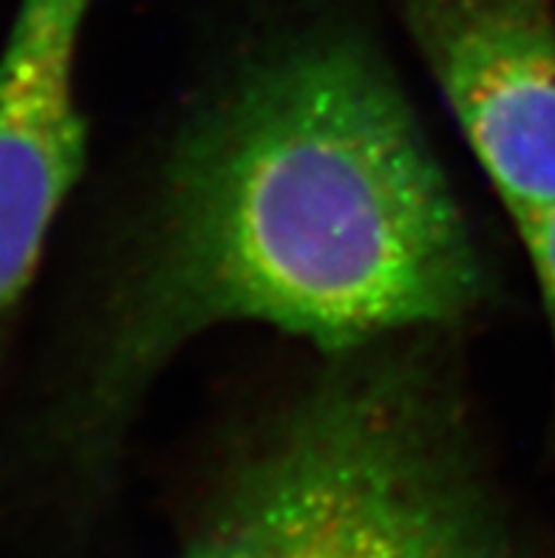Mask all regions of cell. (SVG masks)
<instances>
[{
    "label": "cell",
    "mask_w": 555,
    "mask_h": 558,
    "mask_svg": "<svg viewBox=\"0 0 555 558\" xmlns=\"http://www.w3.org/2000/svg\"><path fill=\"white\" fill-rule=\"evenodd\" d=\"M493 281L372 35L283 28L202 94L111 269L60 437L80 522L113 488L140 403L188 343L264 324L321 354L443 335Z\"/></svg>",
    "instance_id": "6da1fadb"
},
{
    "label": "cell",
    "mask_w": 555,
    "mask_h": 558,
    "mask_svg": "<svg viewBox=\"0 0 555 558\" xmlns=\"http://www.w3.org/2000/svg\"><path fill=\"white\" fill-rule=\"evenodd\" d=\"M434 338L324 354L190 485L168 558H555L487 460Z\"/></svg>",
    "instance_id": "7a4b0ae2"
},
{
    "label": "cell",
    "mask_w": 555,
    "mask_h": 558,
    "mask_svg": "<svg viewBox=\"0 0 555 558\" xmlns=\"http://www.w3.org/2000/svg\"><path fill=\"white\" fill-rule=\"evenodd\" d=\"M402 23L514 225L555 207L553 0H400Z\"/></svg>",
    "instance_id": "3957f363"
},
{
    "label": "cell",
    "mask_w": 555,
    "mask_h": 558,
    "mask_svg": "<svg viewBox=\"0 0 555 558\" xmlns=\"http://www.w3.org/2000/svg\"><path fill=\"white\" fill-rule=\"evenodd\" d=\"M94 0H21L0 49V332L85 162L77 60Z\"/></svg>",
    "instance_id": "277c9868"
},
{
    "label": "cell",
    "mask_w": 555,
    "mask_h": 558,
    "mask_svg": "<svg viewBox=\"0 0 555 558\" xmlns=\"http://www.w3.org/2000/svg\"><path fill=\"white\" fill-rule=\"evenodd\" d=\"M528 250L530 267H533L535 283L542 292V306L547 315L550 340H553L555 357V207L516 227Z\"/></svg>",
    "instance_id": "5b68a950"
}]
</instances>
